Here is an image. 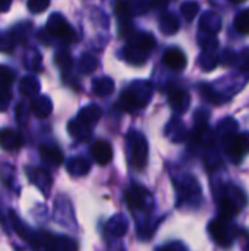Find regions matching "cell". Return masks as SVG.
Instances as JSON below:
<instances>
[{"label":"cell","mask_w":249,"mask_h":251,"mask_svg":"<svg viewBox=\"0 0 249 251\" xmlns=\"http://www.w3.org/2000/svg\"><path fill=\"white\" fill-rule=\"evenodd\" d=\"M28 243L35 250H59L68 249V238L56 237L48 232H32L28 238Z\"/></svg>","instance_id":"1"},{"label":"cell","mask_w":249,"mask_h":251,"mask_svg":"<svg viewBox=\"0 0 249 251\" xmlns=\"http://www.w3.org/2000/svg\"><path fill=\"white\" fill-rule=\"evenodd\" d=\"M47 31L57 38H62L63 41L72 43L75 41V32L68 24V21L60 13H53L47 21Z\"/></svg>","instance_id":"2"},{"label":"cell","mask_w":249,"mask_h":251,"mask_svg":"<svg viewBox=\"0 0 249 251\" xmlns=\"http://www.w3.org/2000/svg\"><path fill=\"white\" fill-rule=\"evenodd\" d=\"M223 147L230 156L241 157L249 151V132L242 135H230L226 140H223Z\"/></svg>","instance_id":"3"},{"label":"cell","mask_w":249,"mask_h":251,"mask_svg":"<svg viewBox=\"0 0 249 251\" xmlns=\"http://www.w3.org/2000/svg\"><path fill=\"white\" fill-rule=\"evenodd\" d=\"M210 234L216 244L222 247H229L233 241L230 228L223 221H214L213 224H210Z\"/></svg>","instance_id":"4"},{"label":"cell","mask_w":249,"mask_h":251,"mask_svg":"<svg viewBox=\"0 0 249 251\" xmlns=\"http://www.w3.org/2000/svg\"><path fill=\"white\" fill-rule=\"evenodd\" d=\"M23 144L22 135L12 128H0V147L7 151L19 150Z\"/></svg>","instance_id":"5"},{"label":"cell","mask_w":249,"mask_h":251,"mask_svg":"<svg viewBox=\"0 0 249 251\" xmlns=\"http://www.w3.org/2000/svg\"><path fill=\"white\" fill-rule=\"evenodd\" d=\"M163 62L167 68L173 69V71H182L186 66V56L183 54V51L181 49L176 47H170L164 56H163Z\"/></svg>","instance_id":"6"},{"label":"cell","mask_w":249,"mask_h":251,"mask_svg":"<svg viewBox=\"0 0 249 251\" xmlns=\"http://www.w3.org/2000/svg\"><path fill=\"white\" fill-rule=\"evenodd\" d=\"M91 151H92V156H94V159H95V162L98 165H107L113 159V149L104 140H97L92 144Z\"/></svg>","instance_id":"7"},{"label":"cell","mask_w":249,"mask_h":251,"mask_svg":"<svg viewBox=\"0 0 249 251\" xmlns=\"http://www.w3.org/2000/svg\"><path fill=\"white\" fill-rule=\"evenodd\" d=\"M25 172H26V176H28V179H29V182H32L34 185H37L41 191H45V194H47V191H48V187H50V175L45 172V171H43L41 168H26L25 169Z\"/></svg>","instance_id":"8"},{"label":"cell","mask_w":249,"mask_h":251,"mask_svg":"<svg viewBox=\"0 0 249 251\" xmlns=\"http://www.w3.org/2000/svg\"><path fill=\"white\" fill-rule=\"evenodd\" d=\"M40 154H41V159L50 166L56 168V166H60L63 163V153L56 146L43 144L40 147Z\"/></svg>","instance_id":"9"},{"label":"cell","mask_w":249,"mask_h":251,"mask_svg":"<svg viewBox=\"0 0 249 251\" xmlns=\"http://www.w3.org/2000/svg\"><path fill=\"white\" fill-rule=\"evenodd\" d=\"M31 112L40 118V119H44L50 115L51 112V101L47 96H40V97H35L32 99L31 101V106H29Z\"/></svg>","instance_id":"10"},{"label":"cell","mask_w":249,"mask_h":251,"mask_svg":"<svg viewBox=\"0 0 249 251\" xmlns=\"http://www.w3.org/2000/svg\"><path fill=\"white\" fill-rule=\"evenodd\" d=\"M19 91L25 97L35 96L40 91V82H38V79L35 76H32V75L23 76L21 79V84H19Z\"/></svg>","instance_id":"11"},{"label":"cell","mask_w":249,"mask_h":251,"mask_svg":"<svg viewBox=\"0 0 249 251\" xmlns=\"http://www.w3.org/2000/svg\"><path fill=\"white\" fill-rule=\"evenodd\" d=\"M9 215H10V222H12V226H13V229H15V232L22 238V240H25V241H28V238H29V235L32 234L31 231H29V228L15 215V212L13 210H10L9 212Z\"/></svg>","instance_id":"12"},{"label":"cell","mask_w":249,"mask_h":251,"mask_svg":"<svg viewBox=\"0 0 249 251\" xmlns=\"http://www.w3.org/2000/svg\"><path fill=\"white\" fill-rule=\"evenodd\" d=\"M145 190L142 188H132L126 193V200L129 203V206H134V207H142L144 204V193Z\"/></svg>","instance_id":"13"},{"label":"cell","mask_w":249,"mask_h":251,"mask_svg":"<svg viewBox=\"0 0 249 251\" xmlns=\"http://www.w3.org/2000/svg\"><path fill=\"white\" fill-rule=\"evenodd\" d=\"M15 81V72L6 65H0V88H7Z\"/></svg>","instance_id":"14"},{"label":"cell","mask_w":249,"mask_h":251,"mask_svg":"<svg viewBox=\"0 0 249 251\" xmlns=\"http://www.w3.org/2000/svg\"><path fill=\"white\" fill-rule=\"evenodd\" d=\"M68 169L72 175H82L88 171V163L82 159H72L68 165Z\"/></svg>","instance_id":"15"},{"label":"cell","mask_w":249,"mask_h":251,"mask_svg":"<svg viewBox=\"0 0 249 251\" xmlns=\"http://www.w3.org/2000/svg\"><path fill=\"white\" fill-rule=\"evenodd\" d=\"M236 29L242 34H249V10L241 12L235 19Z\"/></svg>","instance_id":"16"},{"label":"cell","mask_w":249,"mask_h":251,"mask_svg":"<svg viewBox=\"0 0 249 251\" xmlns=\"http://www.w3.org/2000/svg\"><path fill=\"white\" fill-rule=\"evenodd\" d=\"M50 0H28V9L32 13H41L48 7Z\"/></svg>","instance_id":"17"},{"label":"cell","mask_w":249,"mask_h":251,"mask_svg":"<svg viewBox=\"0 0 249 251\" xmlns=\"http://www.w3.org/2000/svg\"><path fill=\"white\" fill-rule=\"evenodd\" d=\"M28 24H21V25H16L13 29H12V38H13V41H19V43H25V40H26V31H28V28H25Z\"/></svg>","instance_id":"18"},{"label":"cell","mask_w":249,"mask_h":251,"mask_svg":"<svg viewBox=\"0 0 249 251\" xmlns=\"http://www.w3.org/2000/svg\"><path fill=\"white\" fill-rule=\"evenodd\" d=\"M12 93L7 91V88H0V112H4L10 103Z\"/></svg>","instance_id":"19"},{"label":"cell","mask_w":249,"mask_h":251,"mask_svg":"<svg viewBox=\"0 0 249 251\" xmlns=\"http://www.w3.org/2000/svg\"><path fill=\"white\" fill-rule=\"evenodd\" d=\"M12 50H13V38H7L6 35L0 34V51L12 53Z\"/></svg>","instance_id":"20"},{"label":"cell","mask_w":249,"mask_h":251,"mask_svg":"<svg viewBox=\"0 0 249 251\" xmlns=\"http://www.w3.org/2000/svg\"><path fill=\"white\" fill-rule=\"evenodd\" d=\"M56 62H57V65H59L62 69H66V68L70 66V57H69L66 53H59V54L56 56Z\"/></svg>","instance_id":"21"},{"label":"cell","mask_w":249,"mask_h":251,"mask_svg":"<svg viewBox=\"0 0 249 251\" xmlns=\"http://www.w3.org/2000/svg\"><path fill=\"white\" fill-rule=\"evenodd\" d=\"M10 4H12V0H0V13L7 12L10 9Z\"/></svg>","instance_id":"22"},{"label":"cell","mask_w":249,"mask_h":251,"mask_svg":"<svg viewBox=\"0 0 249 251\" xmlns=\"http://www.w3.org/2000/svg\"><path fill=\"white\" fill-rule=\"evenodd\" d=\"M230 1H236V3H239V1H244V0H230Z\"/></svg>","instance_id":"23"}]
</instances>
